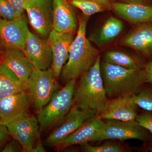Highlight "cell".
Segmentation results:
<instances>
[{"mask_svg":"<svg viewBox=\"0 0 152 152\" xmlns=\"http://www.w3.org/2000/svg\"><path fill=\"white\" fill-rule=\"evenodd\" d=\"M78 19L77 35L71 45L69 58L60 77L65 84L86 72L100 55L99 51L93 46L86 37L88 18L83 15Z\"/></svg>","mask_w":152,"mask_h":152,"instance_id":"1","label":"cell"},{"mask_svg":"<svg viewBox=\"0 0 152 152\" xmlns=\"http://www.w3.org/2000/svg\"><path fill=\"white\" fill-rule=\"evenodd\" d=\"M101 55L92 66L82 76L74 93L73 104L80 109H89L98 115L105 108L107 98L101 73Z\"/></svg>","mask_w":152,"mask_h":152,"instance_id":"2","label":"cell"},{"mask_svg":"<svg viewBox=\"0 0 152 152\" xmlns=\"http://www.w3.org/2000/svg\"><path fill=\"white\" fill-rule=\"evenodd\" d=\"M100 69L106 94L111 99L133 95L146 83L144 69H127L104 61Z\"/></svg>","mask_w":152,"mask_h":152,"instance_id":"3","label":"cell"},{"mask_svg":"<svg viewBox=\"0 0 152 152\" xmlns=\"http://www.w3.org/2000/svg\"><path fill=\"white\" fill-rule=\"evenodd\" d=\"M76 80H71L62 88L56 91L46 105L38 113L40 132L59 126L64 119L73 105Z\"/></svg>","mask_w":152,"mask_h":152,"instance_id":"4","label":"cell"},{"mask_svg":"<svg viewBox=\"0 0 152 152\" xmlns=\"http://www.w3.org/2000/svg\"><path fill=\"white\" fill-rule=\"evenodd\" d=\"M151 138L148 132L137 121L107 120L103 126L92 139V142L106 140H126L136 139L142 141H149Z\"/></svg>","mask_w":152,"mask_h":152,"instance_id":"5","label":"cell"},{"mask_svg":"<svg viewBox=\"0 0 152 152\" xmlns=\"http://www.w3.org/2000/svg\"><path fill=\"white\" fill-rule=\"evenodd\" d=\"M26 84L27 91L38 112L48 103L58 89L51 68L45 70H34Z\"/></svg>","mask_w":152,"mask_h":152,"instance_id":"6","label":"cell"},{"mask_svg":"<svg viewBox=\"0 0 152 152\" xmlns=\"http://www.w3.org/2000/svg\"><path fill=\"white\" fill-rule=\"evenodd\" d=\"M12 138L18 142L23 152H31L40 142V131L37 118L28 112L6 126Z\"/></svg>","mask_w":152,"mask_h":152,"instance_id":"7","label":"cell"},{"mask_svg":"<svg viewBox=\"0 0 152 152\" xmlns=\"http://www.w3.org/2000/svg\"><path fill=\"white\" fill-rule=\"evenodd\" d=\"M98 115L95 111L83 110L73 104L63 122L45 140V144L48 146L54 147L85 123Z\"/></svg>","mask_w":152,"mask_h":152,"instance_id":"8","label":"cell"},{"mask_svg":"<svg viewBox=\"0 0 152 152\" xmlns=\"http://www.w3.org/2000/svg\"><path fill=\"white\" fill-rule=\"evenodd\" d=\"M25 10L33 28L48 39L53 29L52 0H26Z\"/></svg>","mask_w":152,"mask_h":152,"instance_id":"9","label":"cell"},{"mask_svg":"<svg viewBox=\"0 0 152 152\" xmlns=\"http://www.w3.org/2000/svg\"><path fill=\"white\" fill-rule=\"evenodd\" d=\"M28 31L27 21L23 15L12 20L0 18V43L6 49L23 51Z\"/></svg>","mask_w":152,"mask_h":152,"instance_id":"10","label":"cell"},{"mask_svg":"<svg viewBox=\"0 0 152 152\" xmlns=\"http://www.w3.org/2000/svg\"><path fill=\"white\" fill-rule=\"evenodd\" d=\"M23 52L35 69L45 70L51 68L53 55L48 41L28 31Z\"/></svg>","mask_w":152,"mask_h":152,"instance_id":"11","label":"cell"},{"mask_svg":"<svg viewBox=\"0 0 152 152\" xmlns=\"http://www.w3.org/2000/svg\"><path fill=\"white\" fill-rule=\"evenodd\" d=\"M119 44L142 56L152 58V22L135 25L120 40Z\"/></svg>","mask_w":152,"mask_h":152,"instance_id":"12","label":"cell"},{"mask_svg":"<svg viewBox=\"0 0 152 152\" xmlns=\"http://www.w3.org/2000/svg\"><path fill=\"white\" fill-rule=\"evenodd\" d=\"M74 39V33L59 32L53 29L47 39L53 55L51 68L57 81L60 78L63 67L67 61Z\"/></svg>","mask_w":152,"mask_h":152,"instance_id":"13","label":"cell"},{"mask_svg":"<svg viewBox=\"0 0 152 152\" xmlns=\"http://www.w3.org/2000/svg\"><path fill=\"white\" fill-rule=\"evenodd\" d=\"M31 102V97L27 91L0 99V124L6 126L28 113Z\"/></svg>","mask_w":152,"mask_h":152,"instance_id":"14","label":"cell"},{"mask_svg":"<svg viewBox=\"0 0 152 152\" xmlns=\"http://www.w3.org/2000/svg\"><path fill=\"white\" fill-rule=\"evenodd\" d=\"M137 107L133 99V95L113 98L109 100L104 110L98 117L104 120L135 121Z\"/></svg>","mask_w":152,"mask_h":152,"instance_id":"15","label":"cell"},{"mask_svg":"<svg viewBox=\"0 0 152 152\" xmlns=\"http://www.w3.org/2000/svg\"><path fill=\"white\" fill-rule=\"evenodd\" d=\"M53 28L59 32L74 33L77 20L73 7L68 0H52Z\"/></svg>","mask_w":152,"mask_h":152,"instance_id":"16","label":"cell"},{"mask_svg":"<svg viewBox=\"0 0 152 152\" xmlns=\"http://www.w3.org/2000/svg\"><path fill=\"white\" fill-rule=\"evenodd\" d=\"M104 121L97 116L85 123L78 128L54 147L55 151H62L69 147L77 145H83L92 142L95 135L102 129Z\"/></svg>","mask_w":152,"mask_h":152,"instance_id":"17","label":"cell"},{"mask_svg":"<svg viewBox=\"0 0 152 152\" xmlns=\"http://www.w3.org/2000/svg\"><path fill=\"white\" fill-rule=\"evenodd\" d=\"M112 11L120 18L134 26L152 22L151 5L115 1L112 4Z\"/></svg>","mask_w":152,"mask_h":152,"instance_id":"18","label":"cell"},{"mask_svg":"<svg viewBox=\"0 0 152 152\" xmlns=\"http://www.w3.org/2000/svg\"><path fill=\"white\" fill-rule=\"evenodd\" d=\"M2 63L25 83L35 69L23 52L18 49H6L3 53Z\"/></svg>","mask_w":152,"mask_h":152,"instance_id":"19","label":"cell"},{"mask_svg":"<svg viewBox=\"0 0 152 152\" xmlns=\"http://www.w3.org/2000/svg\"><path fill=\"white\" fill-rule=\"evenodd\" d=\"M124 28V23L119 19L109 17L99 29L91 35L89 39L98 47H104L118 38Z\"/></svg>","mask_w":152,"mask_h":152,"instance_id":"20","label":"cell"},{"mask_svg":"<svg viewBox=\"0 0 152 152\" xmlns=\"http://www.w3.org/2000/svg\"><path fill=\"white\" fill-rule=\"evenodd\" d=\"M27 91L26 84L2 63H0V99Z\"/></svg>","mask_w":152,"mask_h":152,"instance_id":"21","label":"cell"},{"mask_svg":"<svg viewBox=\"0 0 152 152\" xmlns=\"http://www.w3.org/2000/svg\"><path fill=\"white\" fill-rule=\"evenodd\" d=\"M104 61L133 69H142L146 64L140 57L119 50H110L103 55Z\"/></svg>","mask_w":152,"mask_h":152,"instance_id":"22","label":"cell"},{"mask_svg":"<svg viewBox=\"0 0 152 152\" xmlns=\"http://www.w3.org/2000/svg\"><path fill=\"white\" fill-rule=\"evenodd\" d=\"M73 7L80 9L87 18L98 13L112 10L114 0H68Z\"/></svg>","mask_w":152,"mask_h":152,"instance_id":"23","label":"cell"},{"mask_svg":"<svg viewBox=\"0 0 152 152\" xmlns=\"http://www.w3.org/2000/svg\"><path fill=\"white\" fill-rule=\"evenodd\" d=\"M145 84L133 94V99L138 107L145 110L152 111V84Z\"/></svg>","mask_w":152,"mask_h":152,"instance_id":"24","label":"cell"},{"mask_svg":"<svg viewBox=\"0 0 152 152\" xmlns=\"http://www.w3.org/2000/svg\"><path fill=\"white\" fill-rule=\"evenodd\" d=\"M83 151L86 152H124L128 151L126 147L118 142L109 141L102 145L93 146L88 143L82 145Z\"/></svg>","mask_w":152,"mask_h":152,"instance_id":"25","label":"cell"},{"mask_svg":"<svg viewBox=\"0 0 152 152\" xmlns=\"http://www.w3.org/2000/svg\"><path fill=\"white\" fill-rule=\"evenodd\" d=\"M19 17L16 11L8 0H0V18L12 20Z\"/></svg>","mask_w":152,"mask_h":152,"instance_id":"26","label":"cell"},{"mask_svg":"<svg viewBox=\"0 0 152 152\" xmlns=\"http://www.w3.org/2000/svg\"><path fill=\"white\" fill-rule=\"evenodd\" d=\"M136 121L152 134V111H146L137 115Z\"/></svg>","mask_w":152,"mask_h":152,"instance_id":"27","label":"cell"},{"mask_svg":"<svg viewBox=\"0 0 152 152\" xmlns=\"http://www.w3.org/2000/svg\"><path fill=\"white\" fill-rule=\"evenodd\" d=\"M12 139L6 126L0 124V152H2L6 144Z\"/></svg>","mask_w":152,"mask_h":152,"instance_id":"28","label":"cell"},{"mask_svg":"<svg viewBox=\"0 0 152 152\" xmlns=\"http://www.w3.org/2000/svg\"><path fill=\"white\" fill-rule=\"evenodd\" d=\"M2 152H23V149L18 142L15 139H11L6 144Z\"/></svg>","mask_w":152,"mask_h":152,"instance_id":"29","label":"cell"},{"mask_svg":"<svg viewBox=\"0 0 152 152\" xmlns=\"http://www.w3.org/2000/svg\"><path fill=\"white\" fill-rule=\"evenodd\" d=\"M13 6L19 16L23 15L25 11L26 0H8Z\"/></svg>","mask_w":152,"mask_h":152,"instance_id":"30","label":"cell"},{"mask_svg":"<svg viewBox=\"0 0 152 152\" xmlns=\"http://www.w3.org/2000/svg\"><path fill=\"white\" fill-rule=\"evenodd\" d=\"M146 78V83L152 84V59L146 64L144 68Z\"/></svg>","mask_w":152,"mask_h":152,"instance_id":"31","label":"cell"},{"mask_svg":"<svg viewBox=\"0 0 152 152\" xmlns=\"http://www.w3.org/2000/svg\"><path fill=\"white\" fill-rule=\"evenodd\" d=\"M118 2L125 4H142L152 5V0H118Z\"/></svg>","mask_w":152,"mask_h":152,"instance_id":"32","label":"cell"},{"mask_svg":"<svg viewBox=\"0 0 152 152\" xmlns=\"http://www.w3.org/2000/svg\"><path fill=\"white\" fill-rule=\"evenodd\" d=\"M44 146L41 142L39 143L34 148L31 152H45Z\"/></svg>","mask_w":152,"mask_h":152,"instance_id":"33","label":"cell"},{"mask_svg":"<svg viewBox=\"0 0 152 152\" xmlns=\"http://www.w3.org/2000/svg\"><path fill=\"white\" fill-rule=\"evenodd\" d=\"M149 150L150 151L152 152V144L151 145V146L149 148Z\"/></svg>","mask_w":152,"mask_h":152,"instance_id":"34","label":"cell"},{"mask_svg":"<svg viewBox=\"0 0 152 152\" xmlns=\"http://www.w3.org/2000/svg\"><path fill=\"white\" fill-rule=\"evenodd\" d=\"M0 62H1V61H0Z\"/></svg>","mask_w":152,"mask_h":152,"instance_id":"35","label":"cell"}]
</instances>
